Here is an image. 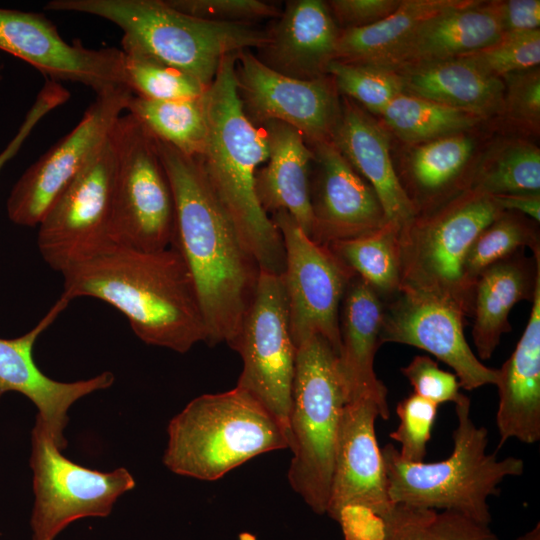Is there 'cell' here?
Here are the masks:
<instances>
[{"instance_id": "obj_1", "label": "cell", "mask_w": 540, "mask_h": 540, "mask_svg": "<svg viewBox=\"0 0 540 540\" xmlns=\"http://www.w3.org/2000/svg\"><path fill=\"white\" fill-rule=\"evenodd\" d=\"M155 142L174 198L171 246L195 283L207 343L231 347L254 298L260 266L216 199L198 158L157 138Z\"/></svg>"}, {"instance_id": "obj_2", "label": "cell", "mask_w": 540, "mask_h": 540, "mask_svg": "<svg viewBox=\"0 0 540 540\" xmlns=\"http://www.w3.org/2000/svg\"><path fill=\"white\" fill-rule=\"evenodd\" d=\"M61 274L63 297H91L111 305L148 345L186 353L208 341L195 283L174 246L145 251L108 243Z\"/></svg>"}, {"instance_id": "obj_3", "label": "cell", "mask_w": 540, "mask_h": 540, "mask_svg": "<svg viewBox=\"0 0 540 540\" xmlns=\"http://www.w3.org/2000/svg\"><path fill=\"white\" fill-rule=\"evenodd\" d=\"M237 54L222 59L203 94L206 137L197 158L216 199L260 268L282 275V237L255 192V174L268 159V145L263 130L247 118L238 96Z\"/></svg>"}, {"instance_id": "obj_4", "label": "cell", "mask_w": 540, "mask_h": 540, "mask_svg": "<svg viewBox=\"0 0 540 540\" xmlns=\"http://www.w3.org/2000/svg\"><path fill=\"white\" fill-rule=\"evenodd\" d=\"M44 10L77 12L110 21L121 43L192 76L209 87L222 59L260 48L268 30L256 23H218L182 13L166 0H51Z\"/></svg>"}, {"instance_id": "obj_5", "label": "cell", "mask_w": 540, "mask_h": 540, "mask_svg": "<svg viewBox=\"0 0 540 540\" xmlns=\"http://www.w3.org/2000/svg\"><path fill=\"white\" fill-rule=\"evenodd\" d=\"M455 414L453 449L443 460L408 462L394 445L381 448L388 495L393 504L453 511L490 525L489 497L499 495L505 478L523 473L524 461L486 452L488 431L472 419L468 396L455 403Z\"/></svg>"}, {"instance_id": "obj_6", "label": "cell", "mask_w": 540, "mask_h": 540, "mask_svg": "<svg viewBox=\"0 0 540 540\" xmlns=\"http://www.w3.org/2000/svg\"><path fill=\"white\" fill-rule=\"evenodd\" d=\"M167 433L165 466L175 474L206 481L291 445L288 430L238 387L194 398L171 419Z\"/></svg>"}, {"instance_id": "obj_7", "label": "cell", "mask_w": 540, "mask_h": 540, "mask_svg": "<svg viewBox=\"0 0 540 540\" xmlns=\"http://www.w3.org/2000/svg\"><path fill=\"white\" fill-rule=\"evenodd\" d=\"M347 403L337 367V354L315 335L297 347L289 414L288 470L292 489L317 514H325L337 438Z\"/></svg>"}, {"instance_id": "obj_8", "label": "cell", "mask_w": 540, "mask_h": 540, "mask_svg": "<svg viewBox=\"0 0 540 540\" xmlns=\"http://www.w3.org/2000/svg\"><path fill=\"white\" fill-rule=\"evenodd\" d=\"M502 210L493 198L468 189L400 227V290L451 303L471 315L473 289L463 266L479 233Z\"/></svg>"}, {"instance_id": "obj_9", "label": "cell", "mask_w": 540, "mask_h": 540, "mask_svg": "<svg viewBox=\"0 0 540 540\" xmlns=\"http://www.w3.org/2000/svg\"><path fill=\"white\" fill-rule=\"evenodd\" d=\"M111 140L116 168L110 243L145 251L170 247L174 198L155 138L128 113L116 121Z\"/></svg>"}, {"instance_id": "obj_10", "label": "cell", "mask_w": 540, "mask_h": 540, "mask_svg": "<svg viewBox=\"0 0 540 540\" xmlns=\"http://www.w3.org/2000/svg\"><path fill=\"white\" fill-rule=\"evenodd\" d=\"M31 447L32 540H55L77 520L107 517L117 499L135 487L133 476L125 468L101 472L67 459L37 415Z\"/></svg>"}, {"instance_id": "obj_11", "label": "cell", "mask_w": 540, "mask_h": 540, "mask_svg": "<svg viewBox=\"0 0 540 540\" xmlns=\"http://www.w3.org/2000/svg\"><path fill=\"white\" fill-rule=\"evenodd\" d=\"M231 348L243 362L236 387L257 399L290 434L297 348L282 275L260 268L254 298Z\"/></svg>"}, {"instance_id": "obj_12", "label": "cell", "mask_w": 540, "mask_h": 540, "mask_svg": "<svg viewBox=\"0 0 540 540\" xmlns=\"http://www.w3.org/2000/svg\"><path fill=\"white\" fill-rule=\"evenodd\" d=\"M285 251L282 274L290 330L296 348L318 335L340 349L339 310L355 275L327 245L312 240L285 211L271 215Z\"/></svg>"}, {"instance_id": "obj_13", "label": "cell", "mask_w": 540, "mask_h": 540, "mask_svg": "<svg viewBox=\"0 0 540 540\" xmlns=\"http://www.w3.org/2000/svg\"><path fill=\"white\" fill-rule=\"evenodd\" d=\"M116 158L111 134L38 225L44 262L62 273L110 243Z\"/></svg>"}, {"instance_id": "obj_14", "label": "cell", "mask_w": 540, "mask_h": 540, "mask_svg": "<svg viewBox=\"0 0 540 540\" xmlns=\"http://www.w3.org/2000/svg\"><path fill=\"white\" fill-rule=\"evenodd\" d=\"M133 93L118 87L96 94L78 124L21 175L6 203L16 225L35 227L108 139Z\"/></svg>"}, {"instance_id": "obj_15", "label": "cell", "mask_w": 540, "mask_h": 540, "mask_svg": "<svg viewBox=\"0 0 540 540\" xmlns=\"http://www.w3.org/2000/svg\"><path fill=\"white\" fill-rule=\"evenodd\" d=\"M235 79L243 110L254 125L285 123L298 130L309 146L331 140L341 102L329 75L291 78L268 68L247 49L237 54Z\"/></svg>"}, {"instance_id": "obj_16", "label": "cell", "mask_w": 540, "mask_h": 540, "mask_svg": "<svg viewBox=\"0 0 540 540\" xmlns=\"http://www.w3.org/2000/svg\"><path fill=\"white\" fill-rule=\"evenodd\" d=\"M0 50L27 62L49 80L81 83L96 94L128 88L121 49H90L79 40L68 43L40 13L0 8Z\"/></svg>"}, {"instance_id": "obj_17", "label": "cell", "mask_w": 540, "mask_h": 540, "mask_svg": "<svg viewBox=\"0 0 540 540\" xmlns=\"http://www.w3.org/2000/svg\"><path fill=\"white\" fill-rule=\"evenodd\" d=\"M465 318L451 303L399 291L384 301L380 341L429 352L454 370L467 391L495 385L498 369L484 365L470 348L464 335Z\"/></svg>"}, {"instance_id": "obj_18", "label": "cell", "mask_w": 540, "mask_h": 540, "mask_svg": "<svg viewBox=\"0 0 540 540\" xmlns=\"http://www.w3.org/2000/svg\"><path fill=\"white\" fill-rule=\"evenodd\" d=\"M377 404L361 398L345 404L340 420L329 498L326 508L339 521L348 509L384 515L392 506L375 422Z\"/></svg>"}, {"instance_id": "obj_19", "label": "cell", "mask_w": 540, "mask_h": 540, "mask_svg": "<svg viewBox=\"0 0 540 540\" xmlns=\"http://www.w3.org/2000/svg\"><path fill=\"white\" fill-rule=\"evenodd\" d=\"M309 147L314 165V173L309 178L311 239L327 245L383 227L388 219L377 194L332 140Z\"/></svg>"}, {"instance_id": "obj_20", "label": "cell", "mask_w": 540, "mask_h": 540, "mask_svg": "<svg viewBox=\"0 0 540 540\" xmlns=\"http://www.w3.org/2000/svg\"><path fill=\"white\" fill-rule=\"evenodd\" d=\"M69 303L61 295L28 332L16 338H0V398L7 392H17L28 398L61 450L67 445L64 430L69 421L70 407L82 397L109 388L115 380L114 375L106 371L86 380L60 382L49 378L36 365L33 347L38 337L56 321Z\"/></svg>"}, {"instance_id": "obj_21", "label": "cell", "mask_w": 540, "mask_h": 540, "mask_svg": "<svg viewBox=\"0 0 540 540\" xmlns=\"http://www.w3.org/2000/svg\"><path fill=\"white\" fill-rule=\"evenodd\" d=\"M384 301L356 274L349 281L339 310L340 349L337 367L347 403L368 398L390 416L387 388L374 370V359L382 345L380 333Z\"/></svg>"}, {"instance_id": "obj_22", "label": "cell", "mask_w": 540, "mask_h": 540, "mask_svg": "<svg viewBox=\"0 0 540 540\" xmlns=\"http://www.w3.org/2000/svg\"><path fill=\"white\" fill-rule=\"evenodd\" d=\"M340 30L327 2L288 1L256 57L268 68L291 78H322L328 76V66L335 60Z\"/></svg>"}, {"instance_id": "obj_23", "label": "cell", "mask_w": 540, "mask_h": 540, "mask_svg": "<svg viewBox=\"0 0 540 540\" xmlns=\"http://www.w3.org/2000/svg\"><path fill=\"white\" fill-rule=\"evenodd\" d=\"M331 140L374 189L388 221L402 226L416 215L394 168L387 133L348 98L341 102L340 117Z\"/></svg>"}, {"instance_id": "obj_24", "label": "cell", "mask_w": 540, "mask_h": 540, "mask_svg": "<svg viewBox=\"0 0 540 540\" xmlns=\"http://www.w3.org/2000/svg\"><path fill=\"white\" fill-rule=\"evenodd\" d=\"M502 35L497 1L462 0L425 20L386 67L466 56Z\"/></svg>"}, {"instance_id": "obj_25", "label": "cell", "mask_w": 540, "mask_h": 540, "mask_svg": "<svg viewBox=\"0 0 540 540\" xmlns=\"http://www.w3.org/2000/svg\"><path fill=\"white\" fill-rule=\"evenodd\" d=\"M496 426L499 448L509 439L540 440V287L529 320L510 357L498 369Z\"/></svg>"}, {"instance_id": "obj_26", "label": "cell", "mask_w": 540, "mask_h": 540, "mask_svg": "<svg viewBox=\"0 0 540 540\" xmlns=\"http://www.w3.org/2000/svg\"><path fill=\"white\" fill-rule=\"evenodd\" d=\"M268 145L267 164L255 174V192L269 215L278 211L290 214L310 238L313 217L310 205L309 178L313 152L303 135L279 122L262 124Z\"/></svg>"}, {"instance_id": "obj_27", "label": "cell", "mask_w": 540, "mask_h": 540, "mask_svg": "<svg viewBox=\"0 0 540 540\" xmlns=\"http://www.w3.org/2000/svg\"><path fill=\"white\" fill-rule=\"evenodd\" d=\"M525 250L486 268L473 287L472 337L477 357L490 359L501 336L511 331L508 317L518 302H532L540 287V256L528 257Z\"/></svg>"}, {"instance_id": "obj_28", "label": "cell", "mask_w": 540, "mask_h": 540, "mask_svg": "<svg viewBox=\"0 0 540 540\" xmlns=\"http://www.w3.org/2000/svg\"><path fill=\"white\" fill-rule=\"evenodd\" d=\"M403 93L488 116L502 110L504 81L479 70L465 57L422 62L395 69Z\"/></svg>"}, {"instance_id": "obj_29", "label": "cell", "mask_w": 540, "mask_h": 540, "mask_svg": "<svg viewBox=\"0 0 540 540\" xmlns=\"http://www.w3.org/2000/svg\"><path fill=\"white\" fill-rule=\"evenodd\" d=\"M473 151L472 139L453 134L420 144L401 185L416 215L430 212L469 189L462 180Z\"/></svg>"}, {"instance_id": "obj_30", "label": "cell", "mask_w": 540, "mask_h": 540, "mask_svg": "<svg viewBox=\"0 0 540 540\" xmlns=\"http://www.w3.org/2000/svg\"><path fill=\"white\" fill-rule=\"evenodd\" d=\"M462 0H401L384 19L365 27L340 30L335 60L387 66L428 18Z\"/></svg>"}, {"instance_id": "obj_31", "label": "cell", "mask_w": 540, "mask_h": 540, "mask_svg": "<svg viewBox=\"0 0 540 540\" xmlns=\"http://www.w3.org/2000/svg\"><path fill=\"white\" fill-rule=\"evenodd\" d=\"M398 223L388 221L380 229L327 244L332 253L362 278L383 300L400 290Z\"/></svg>"}, {"instance_id": "obj_32", "label": "cell", "mask_w": 540, "mask_h": 540, "mask_svg": "<svg viewBox=\"0 0 540 540\" xmlns=\"http://www.w3.org/2000/svg\"><path fill=\"white\" fill-rule=\"evenodd\" d=\"M155 138L184 154L199 156L206 137L203 95L186 100L161 101L132 94L126 106Z\"/></svg>"}, {"instance_id": "obj_33", "label": "cell", "mask_w": 540, "mask_h": 540, "mask_svg": "<svg viewBox=\"0 0 540 540\" xmlns=\"http://www.w3.org/2000/svg\"><path fill=\"white\" fill-rule=\"evenodd\" d=\"M380 521L379 540H499L489 525L448 510L393 504Z\"/></svg>"}, {"instance_id": "obj_34", "label": "cell", "mask_w": 540, "mask_h": 540, "mask_svg": "<svg viewBox=\"0 0 540 540\" xmlns=\"http://www.w3.org/2000/svg\"><path fill=\"white\" fill-rule=\"evenodd\" d=\"M380 116L399 138L415 144L458 134L480 120L472 113L405 93L394 98Z\"/></svg>"}, {"instance_id": "obj_35", "label": "cell", "mask_w": 540, "mask_h": 540, "mask_svg": "<svg viewBox=\"0 0 540 540\" xmlns=\"http://www.w3.org/2000/svg\"><path fill=\"white\" fill-rule=\"evenodd\" d=\"M529 248L540 256V236L536 222L512 211L502 213L475 238L466 255L463 273L473 289L477 277L489 266Z\"/></svg>"}, {"instance_id": "obj_36", "label": "cell", "mask_w": 540, "mask_h": 540, "mask_svg": "<svg viewBox=\"0 0 540 540\" xmlns=\"http://www.w3.org/2000/svg\"><path fill=\"white\" fill-rule=\"evenodd\" d=\"M470 189L488 196L540 193L539 148L509 145L474 174Z\"/></svg>"}, {"instance_id": "obj_37", "label": "cell", "mask_w": 540, "mask_h": 540, "mask_svg": "<svg viewBox=\"0 0 540 540\" xmlns=\"http://www.w3.org/2000/svg\"><path fill=\"white\" fill-rule=\"evenodd\" d=\"M122 44L127 86L134 95L161 101L201 97L208 87L137 48Z\"/></svg>"}, {"instance_id": "obj_38", "label": "cell", "mask_w": 540, "mask_h": 540, "mask_svg": "<svg viewBox=\"0 0 540 540\" xmlns=\"http://www.w3.org/2000/svg\"><path fill=\"white\" fill-rule=\"evenodd\" d=\"M327 74L338 92L375 115H381L389 103L403 93L400 74L389 67L334 60Z\"/></svg>"}, {"instance_id": "obj_39", "label": "cell", "mask_w": 540, "mask_h": 540, "mask_svg": "<svg viewBox=\"0 0 540 540\" xmlns=\"http://www.w3.org/2000/svg\"><path fill=\"white\" fill-rule=\"evenodd\" d=\"M462 57L483 73L500 79L536 68L540 63V29L503 34L492 45Z\"/></svg>"}, {"instance_id": "obj_40", "label": "cell", "mask_w": 540, "mask_h": 540, "mask_svg": "<svg viewBox=\"0 0 540 540\" xmlns=\"http://www.w3.org/2000/svg\"><path fill=\"white\" fill-rule=\"evenodd\" d=\"M438 407L415 393L398 402L399 424L389 436L400 444L398 452L403 460L414 463L425 460Z\"/></svg>"}, {"instance_id": "obj_41", "label": "cell", "mask_w": 540, "mask_h": 540, "mask_svg": "<svg viewBox=\"0 0 540 540\" xmlns=\"http://www.w3.org/2000/svg\"><path fill=\"white\" fill-rule=\"evenodd\" d=\"M174 9L218 23H256L279 17L273 4L260 0H166Z\"/></svg>"}, {"instance_id": "obj_42", "label": "cell", "mask_w": 540, "mask_h": 540, "mask_svg": "<svg viewBox=\"0 0 540 540\" xmlns=\"http://www.w3.org/2000/svg\"><path fill=\"white\" fill-rule=\"evenodd\" d=\"M400 371L410 382L415 394L438 406L446 402L455 404L462 396L457 376L441 369L427 355L415 356Z\"/></svg>"}, {"instance_id": "obj_43", "label": "cell", "mask_w": 540, "mask_h": 540, "mask_svg": "<svg viewBox=\"0 0 540 540\" xmlns=\"http://www.w3.org/2000/svg\"><path fill=\"white\" fill-rule=\"evenodd\" d=\"M502 110L513 120L538 129L540 121L539 67L505 76Z\"/></svg>"}, {"instance_id": "obj_44", "label": "cell", "mask_w": 540, "mask_h": 540, "mask_svg": "<svg viewBox=\"0 0 540 540\" xmlns=\"http://www.w3.org/2000/svg\"><path fill=\"white\" fill-rule=\"evenodd\" d=\"M400 3L401 0H331L327 5L343 30L372 25L393 13Z\"/></svg>"}, {"instance_id": "obj_45", "label": "cell", "mask_w": 540, "mask_h": 540, "mask_svg": "<svg viewBox=\"0 0 540 540\" xmlns=\"http://www.w3.org/2000/svg\"><path fill=\"white\" fill-rule=\"evenodd\" d=\"M66 102L63 90L55 84L46 83L38 93L36 100L27 113L21 127L0 153V171L4 165L20 150L25 139L29 136L38 122L50 111Z\"/></svg>"}, {"instance_id": "obj_46", "label": "cell", "mask_w": 540, "mask_h": 540, "mask_svg": "<svg viewBox=\"0 0 540 540\" xmlns=\"http://www.w3.org/2000/svg\"><path fill=\"white\" fill-rule=\"evenodd\" d=\"M503 34L530 32L540 26L539 0L497 1Z\"/></svg>"}, {"instance_id": "obj_47", "label": "cell", "mask_w": 540, "mask_h": 540, "mask_svg": "<svg viewBox=\"0 0 540 540\" xmlns=\"http://www.w3.org/2000/svg\"><path fill=\"white\" fill-rule=\"evenodd\" d=\"M502 211L520 213L531 220L540 221V193L491 196Z\"/></svg>"}, {"instance_id": "obj_48", "label": "cell", "mask_w": 540, "mask_h": 540, "mask_svg": "<svg viewBox=\"0 0 540 540\" xmlns=\"http://www.w3.org/2000/svg\"><path fill=\"white\" fill-rule=\"evenodd\" d=\"M514 540H540V524L537 523L531 530L518 536Z\"/></svg>"}, {"instance_id": "obj_49", "label": "cell", "mask_w": 540, "mask_h": 540, "mask_svg": "<svg viewBox=\"0 0 540 540\" xmlns=\"http://www.w3.org/2000/svg\"><path fill=\"white\" fill-rule=\"evenodd\" d=\"M2 69H3V64H2V62H1V57H0V82H1V80H2V78H3V75H2Z\"/></svg>"}]
</instances>
